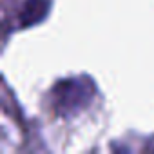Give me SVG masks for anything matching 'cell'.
Masks as SVG:
<instances>
[{
  "label": "cell",
  "mask_w": 154,
  "mask_h": 154,
  "mask_svg": "<svg viewBox=\"0 0 154 154\" xmlns=\"http://www.w3.org/2000/svg\"><path fill=\"white\" fill-rule=\"evenodd\" d=\"M91 93H93V85L89 82H78V80L60 82L53 91L54 107L60 114L78 111L89 103Z\"/></svg>",
  "instance_id": "1"
},
{
  "label": "cell",
  "mask_w": 154,
  "mask_h": 154,
  "mask_svg": "<svg viewBox=\"0 0 154 154\" xmlns=\"http://www.w3.org/2000/svg\"><path fill=\"white\" fill-rule=\"evenodd\" d=\"M45 11H47V4L44 2V0H29V2L26 4V8L22 9V13H20L22 26L36 24L38 20H42L45 17Z\"/></svg>",
  "instance_id": "2"
}]
</instances>
